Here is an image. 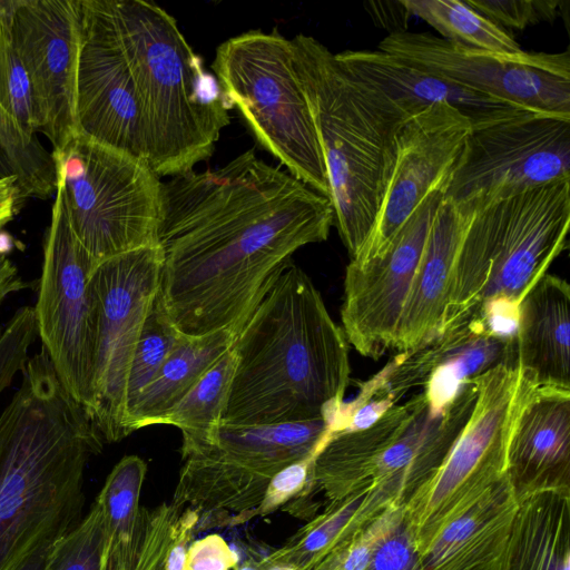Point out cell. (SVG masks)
<instances>
[{
  "mask_svg": "<svg viewBox=\"0 0 570 570\" xmlns=\"http://www.w3.org/2000/svg\"><path fill=\"white\" fill-rule=\"evenodd\" d=\"M331 199L253 150L163 183L158 294L176 328L243 325L301 247L327 239Z\"/></svg>",
  "mask_w": 570,
  "mask_h": 570,
  "instance_id": "6da1fadb",
  "label": "cell"
},
{
  "mask_svg": "<svg viewBox=\"0 0 570 570\" xmlns=\"http://www.w3.org/2000/svg\"><path fill=\"white\" fill-rule=\"evenodd\" d=\"M102 441L40 347L0 414V570L81 520L85 469Z\"/></svg>",
  "mask_w": 570,
  "mask_h": 570,
  "instance_id": "7a4b0ae2",
  "label": "cell"
},
{
  "mask_svg": "<svg viewBox=\"0 0 570 570\" xmlns=\"http://www.w3.org/2000/svg\"><path fill=\"white\" fill-rule=\"evenodd\" d=\"M222 422L335 419L350 383L348 342L308 275L289 263L237 334Z\"/></svg>",
  "mask_w": 570,
  "mask_h": 570,
  "instance_id": "3957f363",
  "label": "cell"
},
{
  "mask_svg": "<svg viewBox=\"0 0 570 570\" xmlns=\"http://www.w3.org/2000/svg\"><path fill=\"white\" fill-rule=\"evenodd\" d=\"M102 2L141 105L149 166L160 178L194 170L230 121L216 77L155 2Z\"/></svg>",
  "mask_w": 570,
  "mask_h": 570,
  "instance_id": "277c9868",
  "label": "cell"
},
{
  "mask_svg": "<svg viewBox=\"0 0 570 570\" xmlns=\"http://www.w3.org/2000/svg\"><path fill=\"white\" fill-rule=\"evenodd\" d=\"M569 226L570 179L476 209L460 245L440 334L481 321L513 337L518 306L566 248Z\"/></svg>",
  "mask_w": 570,
  "mask_h": 570,
  "instance_id": "5b68a950",
  "label": "cell"
},
{
  "mask_svg": "<svg viewBox=\"0 0 570 570\" xmlns=\"http://www.w3.org/2000/svg\"><path fill=\"white\" fill-rule=\"evenodd\" d=\"M291 43L326 167L334 225L352 259L372 233L406 119L314 37L298 33Z\"/></svg>",
  "mask_w": 570,
  "mask_h": 570,
  "instance_id": "8992f818",
  "label": "cell"
},
{
  "mask_svg": "<svg viewBox=\"0 0 570 570\" xmlns=\"http://www.w3.org/2000/svg\"><path fill=\"white\" fill-rule=\"evenodd\" d=\"M223 95L257 142L296 179L330 198L326 167L293 66L291 39L250 30L222 42L212 63Z\"/></svg>",
  "mask_w": 570,
  "mask_h": 570,
  "instance_id": "52a82bcc",
  "label": "cell"
},
{
  "mask_svg": "<svg viewBox=\"0 0 570 570\" xmlns=\"http://www.w3.org/2000/svg\"><path fill=\"white\" fill-rule=\"evenodd\" d=\"M472 379L476 397L465 426L435 473L403 505L419 554L442 527L505 475L512 429L538 386L517 360Z\"/></svg>",
  "mask_w": 570,
  "mask_h": 570,
  "instance_id": "ba28073f",
  "label": "cell"
},
{
  "mask_svg": "<svg viewBox=\"0 0 570 570\" xmlns=\"http://www.w3.org/2000/svg\"><path fill=\"white\" fill-rule=\"evenodd\" d=\"M51 154L70 226L95 266L158 245L163 181L147 161L80 134Z\"/></svg>",
  "mask_w": 570,
  "mask_h": 570,
  "instance_id": "9c48e42d",
  "label": "cell"
},
{
  "mask_svg": "<svg viewBox=\"0 0 570 570\" xmlns=\"http://www.w3.org/2000/svg\"><path fill=\"white\" fill-rule=\"evenodd\" d=\"M94 268L91 257L70 226L57 177L33 309L41 347L59 381L90 419L98 323L97 301L89 281Z\"/></svg>",
  "mask_w": 570,
  "mask_h": 570,
  "instance_id": "30bf717a",
  "label": "cell"
},
{
  "mask_svg": "<svg viewBox=\"0 0 570 570\" xmlns=\"http://www.w3.org/2000/svg\"><path fill=\"white\" fill-rule=\"evenodd\" d=\"M570 179V119L523 114L471 129L443 198L480 209Z\"/></svg>",
  "mask_w": 570,
  "mask_h": 570,
  "instance_id": "8fae6325",
  "label": "cell"
},
{
  "mask_svg": "<svg viewBox=\"0 0 570 570\" xmlns=\"http://www.w3.org/2000/svg\"><path fill=\"white\" fill-rule=\"evenodd\" d=\"M159 245L134 249L95 266L90 274L97 309V351L91 420L102 439L126 438V389L132 354L158 293Z\"/></svg>",
  "mask_w": 570,
  "mask_h": 570,
  "instance_id": "7c38bea8",
  "label": "cell"
},
{
  "mask_svg": "<svg viewBox=\"0 0 570 570\" xmlns=\"http://www.w3.org/2000/svg\"><path fill=\"white\" fill-rule=\"evenodd\" d=\"M377 50L521 109L570 119L568 50L498 53L409 30L390 33Z\"/></svg>",
  "mask_w": 570,
  "mask_h": 570,
  "instance_id": "4fadbf2b",
  "label": "cell"
},
{
  "mask_svg": "<svg viewBox=\"0 0 570 570\" xmlns=\"http://www.w3.org/2000/svg\"><path fill=\"white\" fill-rule=\"evenodd\" d=\"M14 46L30 87L37 132L61 151L78 134L76 88L81 45L78 0H9Z\"/></svg>",
  "mask_w": 570,
  "mask_h": 570,
  "instance_id": "5bb4252c",
  "label": "cell"
},
{
  "mask_svg": "<svg viewBox=\"0 0 570 570\" xmlns=\"http://www.w3.org/2000/svg\"><path fill=\"white\" fill-rule=\"evenodd\" d=\"M471 129L469 119L444 102L403 121L372 233L351 262L381 256L424 198L434 190H445Z\"/></svg>",
  "mask_w": 570,
  "mask_h": 570,
  "instance_id": "9a60e30c",
  "label": "cell"
},
{
  "mask_svg": "<svg viewBox=\"0 0 570 570\" xmlns=\"http://www.w3.org/2000/svg\"><path fill=\"white\" fill-rule=\"evenodd\" d=\"M77 132L147 161L142 109L102 0H78ZM148 163V161H147Z\"/></svg>",
  "mask_w": 570,
  "mask_h": 570,
  "instance_id": "2e32d148",
  "label": "cell"
},
{
  "mask_svg": "<svg viewBox=\"0 0 570 570\" xmlns=\"http://www.w3.org/2000/svg\"><path fill=\"white\" fill-rule=\"evenodd\" d=\"M443 194L434 190L425 197L381 256L346 266L341 318L347 342L361 355L377 360L393 348L397 323Z\"/></svg>",
  "mask_w": 570,
  "mask_h": 570,
  "instance_id": "e0dca14e",
  "label": "cell"
},
{
  "mask_svg": "<svg viewBox=\"0 0 570 570\" xmlns=\"http://www.w3.org/2000/svg\"><path fill=\"white\" fill-rule=\"evenodd\" d=\"M335 56L348 72L404 119L438 102L456 108L469 119L472 129L531 112L377 49L345 50Z\"/></svg>",
  "mask_w": 570,
  "mask_h": 570,
  "instance_id": "ac0fdd59",
  "label": "cell"
},
{
  "mask_svg": "<svg viewBox=\"0 0 570 570\" xmlns=\"http://www.w3.org/2000/svg\"><path fill=\"white\" fill-rule=\"evenodd\" d=\"M505 476L518 500L570 490V389L535 387L512 429Z\"/></svg>",
  "mask_w": 570,
  "mask_h": 570,
  "instance_id": "d6986e66",
  "label": "cell"
},
{
  "mask_svg": "<svg viewBox=\"0 0 570 570\" xmlns=\"http://www.w3.org/2000/svg\"><path fill=\"white\" fill-rule=\"evenodd\" d=\"M474 212L469 205L442 199L397 323L393 348L399 354L440 334L458 253Z\"/></svg>",
  "mask_w": 570,
  "mask_h": 570,
  "instance_id": "ffe728a7",
  "label": "cell"
},
{
  "mask_svg": "<svg viewBox=\"0 0 570 570\" xmlns=\"http://www.w3.org/2000/svg\"><path fill=\"white\" fill-rule=\"evenodd\" d=\"M518 504L504 475L439 530L417 570H500Z\"/></svg>",
  "mask_w": 570,
  "mask_h": 570,
  "instance_id": "44dd1931",
  "label": "cell"
},
{
  "mask_svg": "<svg viewBox=\"0 0 570 570\" xmlns=\"http://www.w3.org/2000/svg\"><path fill=\"white\" fill-rule=\"evenodd\" d=\"M334 421L322 417L271 424L220 422L208 443L184 451L183 455L216 459L269 482L288 464L317 455Z\"/></svg>",
  "mask_w": 570,
  "mask_h": 570,
  "instance_id": "7402d4cb",
  "label": "cell"
},
{
  "mask_svg": "<svg viewBox=\"0 0 570 570\" xmlns=\"http://www.w3.org/2000/svg\"><path fill=\"white\" fill-rule=\"evenodd\" d=\"M515 360L539 386L570 389V286L544 274L518 306Z\"/></svg>",
  "mask_w": 570,
  "mask_h": 570,
  "instance_id": "603a6c76",
  "label": "cell"
},
{
  "mask_svg": "<svg viewBox=\"0 0 570 570\" xmlns=\"http://www.w3.org/2000/svg\"><path fill=\"white\" fill-rule=\"evenodd\" d=\"M518 501L500 570H570V490Z\"/></svg>",
  "mask_w": 570,
  "mask_h": 570,
  "instance_id": "cb8c5ba5",
  "label": "cell"
},
{
  "mask_svg": "<svg viewBox=\"0 0 570 570\" xmlns=\"http://www.w3.org/2000/svg\"><path fill=\"white\" fill-rule=\"evenodd\" d=\"M239 331L229 327L203 335L181 334L129 411L126 422L128 435L141 428L161 424L164 416L233 347Z\"/></svg>",
  "mask_w": 570,
  "mask_h": 570,
  "instance_id": "d4e9b609",
  "label": "cell"
},
{
  "mask_svg": "<svg viewBox=\"0 0 570 570\" xmlns=\"http://www.w3.org/2000/svg\"><path fill=\"white\" fill-rule=\"evenodd\" d=\"M401 505L394 491L383 483H371L331 501L325 511L296 535L294 566L312 570L327 554L345 543L387 508Z\"/></svg>",
  "mask_w": 570,
  "mask_h": 570,
  "instance_id": "484cf974",
  "label": "cell"
},
{
  "mask_svg": "<svg viewBox=\"0 0 570 570\" xmlns=\"http://www.w3.org/2000/svg\"><path fill=\"white\" fill-rule=\"evenodd\" d=\"M236 356L227 351L164 416L161 424L183 433V452L208 443L222 422L227 404Z\"/></svg>",
  "mask_w": 570,
  "mask_h": 570,
  "instance_id": "4316f807",
  "label": "cell"
},
{
  "mask_svg": "<svg viewBox=\"0 0 570 570\" xmlns=\"http://www.w3.org/2000/svg\"><path fill=\"white\" fill-rule=\"evenodd\" d=\"M411 14L433 27L445 40L498 53L515 55L519 43L502 28L458 0H402Z\"/></svg>",
  "mask_w": 570,
  "mask_h": 570,
  "instance_id": "83f0119b",
  "label": "cell"
},
{
  "mask_svg": "<svg viewBox=\"0 0 570 570\" xmlns=\"http://www.w3.org/2000/svg\"><path fill=\"white\" fill-rule=\"evenodd\" d=\"M0 148L22 197L47 198L56 191L57 171L51 151H47L37 135H28L1 104Z\"/></svg>",
  "mask_w": 570,
  "mask_h": 570,
  "instance_id": "f1b7e54d",
  "label": "cell"
},
{
  "mask_svg": "<svg viewBox=\"0 0 570 570\" xmlns=\"http://www.w3.org/2000/svg\"><path fill=\"white\" fill-rule=\"evenodd\" d=\"M180 335L157 293L142 324L128 372L127 417L140 393L175 348Z\"/></svg>",
  "mask_w": 570,
  "mask_h": 570,
  "instance_id": "f546056e",
  "label": "cell"
},
{
  "mask_svg": "<svg viewBox=\"0 0 570 570\" xmlns=\"http://www.w3.org/2000/svg\"><path fill=\"white\" fill-rule=\"evenodd\" d=\"M146 472L136 456L122 458L107 476L96 503L100 508L105 538L121 540L135 530L139 489Z\"/></svg>",
  "mask_w": 570,
  "mask_h": 570,
  "instance_id": "4dcf8cb0",
  "label": "cell"
},
{
  "mask_svg": "<svg viewBox=\"0 0 570 570\" xmlns=\"http://www.w3.org/2000/svg\"><path fill=\"white\" fill-rule=\"evenodd\" d=\"M0 104L28 135H37L28 78L12 38L9 0H0Z\"/></svg>",
  "mask_w": 570,
  "mask_h": 570,
  "instance_id": "1f68e13d",
  "label": "cell"
},
{
  "mask_svg": "<svg viewBox=\"0 0 570 570\" xmlns=\"http://www.w3.org/2000/svg\"><path fill=\"white\" fill-rule=\"evenodd\" d=\"M104 522L95 502L85 518L53 544L45 570H100Z\"/></svg>",
  "mask_w": 570,
  "mask_h": 570,
  "instance_id": "d6a6232c",
  "label": "cell"
},
{
  "mask_svg": "<svg viewBox=\"0 0 570 570\" xmlns=\"http://www.w3.org/2000/svg\"><path fill=\"white\" fill-rule=\"evenodd\" d=\"M37 324L32 306H22L0 326V395L11 385L29 360Z\"/></svg>",
  "mask_w": 570,
  "mask_h": 570,
  "instance_id": "836d02e7",
  "label": "cell"
},
{
  "mask_svg": "<svg viewBox=\"0 0 570 570\" xmlns=\"http://www.w3.org/2000/svg\"><path fill=\"white\" fill-rule=\"evenodd\" d=\"M403 505L387 508L358 534L337 547L312 570H366L380 539L402 514Z\"/></svg>",
  "mask_w": 570,
  "mask_h": 570,
  "instance_id": "e575fe53",
  "label": "cell"
},
{
  "mask_svg": "<svg viewBox=\"0 0 570 570\" xmlns=\"http://www.w3.org/2000/svg\"><path fill=\"white\" fill-rule=\"evenodd\" d=\"M472 9L502 29L523 30L541 22H552L561 13L560 0H465Z\"/></svg>",
  "mask_w": 570,
  "mask_h": 570,
  "instance_id": "d590c367",
  "label": "cell"
},
{
  "mask_svg": "<svg viewBox=\"0 0 570 570\" xmlns=\"http://www.w3.org/2000/svg\"><path fill=\"white\" fill-rule=\"evenodd\" d=\"M419 552L404 512L380 539L366 570H417Z\"/></svg>",
  "mask_w": 570,
  "mask_h": 570,
  "instance_id": "8d00e7d4",
  "label": "cell"
},
{
  "mask_svg": "<svg viewBox=\"0 0 570 570\" xmlns=\"http://www.w3.org/2000/svg\"><path fill=\"white\" fill-rule=\"evenodd\" d=\"M315 458L316 455L305 458L278 471L267 484L263 495L262 509L269 511L286 501L293 494H298V492L315 485Z\"/></svg>",
  "mask_w": 570,
  "mask_h": 570,
  "instance_id": "74e56055",
  "label": "cell"
},
{
  "mask_svg": "<svg viewBox=\"0 0 570 570\" xmlns=\"http://www.w3.org/2000/svg\"><path fill=\"white\" fill-rule=\"evenodd\" d=\"M237 562L226 542L209 535L195 542L186 554L185 570H228Z\"/></svg>",
  "mask_w": 570,
  "mask_h": 570,
  "instance_id": "f35d334b",
  "label": "cell"
},
{
  "mask_svg": "<svg viewBox=\"0 0 570 570\" xmlns=\"http://www.w3.org/2000/svg\"><path fill=\"white\" fill-rule=\"evenodd\" d=\"M364 7L379 28L386 29L390 33L407 31L411 13L402 0L367 1L364 3Z\"/></svg>",
  "mask_w": 570,
  "mask_h": 570,
  "instance_id": "ab89813d",
  "label": "cell"
},
{
  "mask_svg": "<svg viewBox=\"0 0 570 570\" xmlns=\"http://www.w3.org/2000/svg\"><path fill=\"white\" fill-rule=\"evenodd\" d=\"M28 287L17 266L7 257L0 256V304L13 293Z\"/></svg>",
  "mask_w": 570,
  "mask_h": 570,
  "instance_id": "60d3db41",
  "label": "cell"
},
{
  "mask_svg": "<svg viewBox=\"0 0 570 570\" xmlns=\"http://www.w3.org/2000/svg\"><path fill=\"white\" fill-rule=\"evenodd\" d=\"M57 540L47 541L27 556L14 570H45L51 549Z\"/></svg>",
  "mask_w": 570,
  "mask_h": 570,
  "instance_id": "b9f144b4",
  "label": "cell"
},
{
  "mask_svg": "<svg viewBox=\"0 0 570 570\" xmlns=\"http://www.w3.org/2000/svg\"><path fill=\"white\" fill-rule=\"evenodd\" d=\"M186 552L184 546L177 544L168 554L166 570H185Z\"/></svg>",
  "mask_w": 570,
  "mask_h": 570,
  "instance_id": "7bdbcfd3",
  "label": "cell"
},
{
  "mask_svg": "<svg viewBox=\"0 0 570 570\" xmlns=\"http://www.w3.org/2000/svg\"><path fill=\"white\" fill-rule=\"evenodd\" d=\"M12 176H14V175L11 169V166H10L4 153L0 148V179L12 177Z\"/></svg>",
  "mask_w": 570,
  "mask_h": 570,
  "instance_id": "ee69618b",
  "label": "cell"
},
{
  "mask_svg": "<svg viewBox=\"0 0 570 570\" xmlns=\"http://www.w3.org/2000/svg\"><path fill=\"white\" fill-rule=\"evenodd\" d=\"M271 570H293L292 568L289 567H286V566H275L274 568H272Z\"/></svg>",
  "mask_w": 570,
  "mask_h": 570,
  "instance_id": "f6af8a7d",
  "label": "cell"
},
{
  "mask_svg": "<svg viewBox=\"0 0 570 570\" xmlns=\"http://www.w3.org/2000/svg\"><path fill=\"white\" fill-rule=\"evenodd\" d=\"M239 570H256V569L250 568V567H243V568H242V569H239Z\"/></svg>",
  "mask_w": 570,
  "mask_h": 570,
  "instance_id": "bcb514c9",
  "label": "cell"
}]
</instances>
